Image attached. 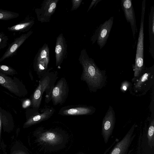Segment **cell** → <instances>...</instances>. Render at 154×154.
I'll return each mask as SVG.
<instances>
[{"mask_svg":"<svg viewBox=\"0 0 154 154\" xmlns=\"http://www.w3.org/2000/svg\"><path fill=\"white\" fill-rule=\"evenodd\" d=\"M42 140L47 141H53L56 139V136L53 133H47L42 138Z\"/></svg>","mask_w":154,"mask_h":154,"instance_id":"obj_22","label":"cell"},{"mask_svg":"<svg viewBox=\"0 0 154 154\" xmlns=\"http://www.w3.org/2000/svg\"><path fill=\"white\" fill-rule=\"evenodd\" d=\"M50 60L49 48L48 45L45 43L39 49L34 59L33 68L39 78L40 79L48 69Z\"/></svg>","mask_w":154,"mask_h":154,"instance_id":"obj_5","label":"cell"},{"mask_svg":"<svg viewBox=\"0 0 154 154\" xmlns=\"http://www.w3.org/2000/svg\"><path fill=\"white\" fill-rule=\"evenodd\" d=\"M31 104V102L29 99H27L24 101L22 104V107L26 108L29 106Z\"/></svg>","mask_w":154,"mask_h":154,"instance_id":"obj_27","label":"cell"},{"mask_svg":"<svg viewBox=\"0 0 154 154\" xmlns=\"http://www.w3.org/2000/svg\"><path fill=\"white\" fill-rule=\"evenodd\" d=\"M14 154H25L24 153L21 152H18Z\"/></svg>","mask_w":154,"mask_h":154,"instance_id":"obj_29","label":"cell"},{"mask_svg":"<svg viewBox=\"0 0 154 154\" xmlns=\"http://www.w3.org/2000/svg\"><path fill=\"white\" fill-rule=\"evenodd\" d=\"M130 134L126 137L119 143L114 149L111 154H122L128 146Z\"/></svg>","mask_w":154,"mask_h":154,"instance_id":"obj_18","label":"cell"},{"mask_svg":"<svg viewBox=\"0 0 154 154\" xmlns=\"http://www.w3.org/2000/svg\"><path fill=\"white\" fill-rule=\"evenodd\" d=\"M59 0H44L40 8L35 9L37 19L42 23L49 22L54 13Z\"/></svg>","mask_w":154,"mask_h":154,"instance_id":"obj_8","label":"cell"},{"mask_svg":"<svg viewBox=\"0 0 154 154\" xmlns=\"http://www.w3.org/2000/svg\"><path fill=\"white\" fill-rule=\"evenodd\" d=\"M32 115L25 123L26 126L35 124L38 122L48 119L53 115L55 109L52 107L46 106L38 110L33 109Z\"/></svg>","mask_w":154,"mask_h":154,"instance_id":"obj_11","label":"cell"},{"mask_svg":"<svg viewBox=\"0 0 154 154\" xmlns=\"http://www.w3.org/2000/svg\"><path fill=\"white\" fill-rule=\"evenodd\" d=\"M130 87V83L128 82H125L122 84L121 87V89L123 91H127L128 88Z\"/></svg>","mask_w":154,"mask_h":154,"instance_id":"obj_25","label":"cell"},{"mask_svg":"<svg viewBox=\"0 0 154 154\" xmlns=\"http://www.w3.org/2000/svg\"><path fill=\"white\" fill-rule=\"evenodd\" d=\"M0 72L9 75H13L17 74L16 71L12 67L5 65L0 64Z\"/></svg>","mask_w":154,"mask_h":154,"instance_id":"obj_20","label":"cell"},{"mask_svg":"<svg viewBox=\"0 0 154 154\" xmlns=\"http://www.w3.org/2000/svg\"><path fill=\"white\" fill-rule=\"evenodd\" d=\"M115 120V112L113 108L110 106L103 119L102 132L106 140H107L113 129Z\"/></svg>","mask_w":154,"mask_h":154,"instance_id":"obj_14","label":"cell"},{"mask_svg":"<svg viewBox=\"0 0 154 154\" xmlns=\"http://www.w3.org/2000/svg\"><path fill=\"white\" fill-rule=\"evenodd\" d=\"M82 0H72V7L71 11H73L77 10L81 5Z\"/></svg>","mask_w":154,"mask_h":154,"instance_id":"obj_23","label":"cell"},{"mask_svg":"<svg viewBox=\"0 0 154 154\" xmlns=\"http://www.w3.org/2000/svg\"><path fill=\"white\" fill-rule=\"evenodd\" d=\"M95 109L91 106L83 105H70L61 108L58 114L63 116H81L92 114Z\"/></svg>","mask_w":154,"mask_h":154,"instance_id":"obj_9","label":"cell"},{"mask_svg":"<svg viewBox=\"0 0 154 154\" xmlns=\"http://www.w3.org/2000/svg\"><path fill=\"white\" fill-rule=\"evenodd\" d=\"M0 85L16 95L20 96L19 85L14 80L0 72Z\"/></svg>","mask_w":154,"mask_h":154,"instance_id":"obj_15","label":"cell"},{"mask_svg":"<svg viewBox=\"0 0 154 154\" xmlns=\"http://www.w3.org/2000/svg\"><path fill=\"white\" fill-rule=\"evenodd\" d=\"M149 52L150 55L154 59V7H151L149 14Z\"/></svg>","mask_w":154,"mask_h":154,"instance_id":"obj_16","label":"cell"},{"mask_svg":"<svg viewBox=\"0 0 154 154\" xmlns=\"http://www.w3.org/2000/svg\"><path fill=\"white\" fill-rule=\"evenodd\" d=\"M32 33L33 31L30 30L27 33L22 34L19 37L15 38L14 41L9 45L5 52L0 58V62L14 55L20 46Z\"/></svg>","mask_w":154,"mask_h":154,"instance_id":"obj_12","label":"cell"},{"mask_svg":"<svg viewBox=\"0 0 154 154\" xmlns=\"http://www.w3.org/2000/svg\"><path fill=\"white\" fill-rule=\"evenodd\" d=\"M154 119H153L148 129V135L150 137H152L154 131Z\"/></svg>","mask_w":154,"mask_h":154,"instance_id":"obj_24","label":"cell"},{"mask_svg":"<svg viewBox=\"0 0 154 154\" xmlns=\"http://www.w3.org/2000/svg\"><path fill=\"white\" fill-rule=\"evenodd\" d=\"M9 38L3 32H0V51L7 45Z\"/></svg>","mask_w":154,"mask_h":154,"instance_id":"obj_21","label":"cell"},{"mask_svg":"<svg viewBox=\"0 0 154 154\" xmlns=\"http://www.w3.org/2000/svg\"><path fill=\"white\" fill-rule=\"evenodd\" d=\"M126 19L130 24L133 37L135 38L137 32L135 13L131 0H122L121 3Z\"/></svg>","mask_w":154,"mask_h":154,"instance_id":"obj_10","label":"cell"},{"mask_svg":"<svg viewBox=\"0 0 154 154\" xmlns=\"http://www.w3.org/2000/svg\"><path fill=\"white\" fill-rule=\"evenodd\" d=\"M34 23L35 22L33 19L27 17L18 23L8 27L7 29L8 31L11 32H24L29 31Z\"/></svg>","mask_w":154,"mask_h":154,"instance_id":"obj_17","label":"cell"},{"mask_svg":"<svg viewBox=\"0 0 154 154\" xmlns=\"http://www.w3.org/2000/svg\"><path fill=\"white\" fill-rule=\"evenodd\" d=\"M58 78L57 71L51 68L40 79L38 85L32 97V104L33 109L38 110L39 108L42 95L45 92V102L48 103L50 101L51 92Z\"/></svg>","mask_w":154,"mask_h":154,"instance_id":"obj_2","label":"cell"},{"mask_svg":"<svg viewBox=\"0 0 154 154\" xmlns=\"http://www.w3.org/2000/svg\"><path fill=\"white\" fill-rule=\"evenodd\" d=\"M101 0H93L91 2L87 10V12H88L91 8L94 6V7Z\"/></svg>","mask_w":154,"mask_h":154,"instance_id":"obj_26","label":"cell"},{"mask_svg":"<svg viewBox=\"0 0 154 154\" xmlns=\"http://www.w3.org/2000/svg\"><path fill=\"white\" fill-rule=\"evenodd\" d=\"M154 65L149 67H145L134 82L133 90L137 95L144 94L154 83Z\"/></svg>","mask_w":154,"mask_h":154,"instance_id":"obj_4","label":"cell"},{"mask_svg":"<svg viewBox=\"0 0 154 154\" xmlns=\"http://www.w3.org/2000/svg\"><path fill=\"white\" fill-rule=\"evenodd\" d=\"M19 13L10 11L0 9V20H7L18 17Z\"/></svg>","mask_w":154,"mask_h":154,"instance_id":"obj_19","label":"cell"},{"mask_svg":"<svg viewBox=\"0 0 154 154\" xmlns=\"http://www.w3.org/2000/svg\"><path fill=\"white\" fill-rule=\"evenodd\" d=\"M140 31L137 40L135 62L133 67L134 77L133 82L140 75L145 68L144 59V23L146 8V0L142 1Z\"/></svg>","mask_w":154,"mask_h":154,"instance_id":"obj_3","label":"cell"},{"mask_svg":"<svg viewBox=\"0 0 154 154\" xmlns=\"http://www.w3.org/2000/svg\"><path fill=\"white\" fill-rule=\"evenodd\" d=\"M78 60L82 69L81 79L86 83L89 91L96 92L102 88L106 79L105 70L100 69L85 48L81 51Z\"/></svg>","mask_w":154,"mask_h":154,"instance_id":"obj_1","label":"cell"},{"mask_svg":"<svg viewBox=\"0 0 154 154\" xmlns=\"http://www.w3.org/2000/svg\"><path fill=\"white\" fill-rule=\"evenodd\" d=\"M114 17L100 24L96 29L91 38L92 44L97 41L100 49H101L106 44L113 23Z\"/></svg>","mask_w":154,"mask_h":154,"instance_id":"obj_7","label":"cell"},{"mask_svg":"<svg viewBox=\"0 0 154 154\" xmlns=\"http://www.w3.org/2000/svg\"><path fill=\"white\" fill-rule=\"evenodd\" d=\"M1 114H0V135H1Z\"/></svg>","mask_w":154,"mask_h":154,"instance_id":"obj_28","label":"cell"},{"mask_svg":"<svg viewBox=\"0 0 154 154\" xmlns=\"http://www.w3.org/2000/svg\"><path fill=\"white\" fill-rule=\"evenodd\" d=\"M69 92V88L65 78H61L55 84L51 92V100L53 104L62 105L66 101Z\"/></svg>","mask_w":154,"mask_h":154,"instance_id":"obj_6","label":"cell"},{"mask_svg":"<svg viewBox=\"0 0 154 154\" xmlns=\"http://www.w3.org/2000/svg\"><path fill=\"white\" fill-rule=\"evenodd\" d=\"M67 45L65 38L61 33L56 39L55 48L56 66L60 68L67 53Z\"/></svg>","mask_w":154,"mask_h":154,"instance_id":"obj_13","label":"cell"}]
</instances>
